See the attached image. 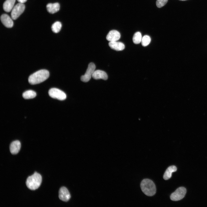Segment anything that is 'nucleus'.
<instances>
[{
  "instance_id": "obj_8",
  "label": "nucleus",
  "mask_w": 207,
  "mask_h": 207,
  "mask_svg": "<svg viewBox=\"0 0 207 207\" xmlns=\"http://www.w3.org/2000/svg\"><path fill=\"white\" fill-rule=\"evenodd\" d=\"M59 197L61 200L66 202L70 199V194L67 189L64 187H61L59 192Z\"/></svg>"
},
{
  "instance_id": "obj_21",
  "label": "nucleus",
  "mask_w": 207,
  "mask_h": 207,
  "mask_svg": "<svg viewBox=\"0 0 207 207\" xmlns=\"http://www.w3.org/2000/svg\"><path fill=\"white\" fill-rule=\"evenodd\" d=\"M168 0H157L156 5L157 7L161 8L164 6L167 3Z\"/></svg>"
},
{
  "instance_id": "obj_22",
  "label": "nucleus",
  "mask_w": 207,
  "mask_h": 207,
  "mask_svg": "<svg viewBox=\"0 0 207 207\" xmlns=\"http://www.w3.org/2000/svg\"><path fill=\"white\" fill-rule=\"evenodd\" d=\"M18 1L19 3H24L27 1V0H17Z\"/></svg>"
},
{
  "instance_id": "obj_7",
  "label": "nucleus",
  "mask_w": 207,
  "mask_h": 207,
  "mask_svg": "<svg viewBox=\"0 0 207 207\" xmlns=\"http://www.w3.org/2000/svg\"><path fill=\"white\" fill-rule=\"evenodd\" d=\"M95 66L93 63L91 62L89 63L85 74L81 76V80L84 82L89 81L95 71Z\"/></svg>"
},
{
  "instance_id": "obj_16",
  "label": "nucleus",
  "mask_w": 207,
  "mask_h": 207,
  "mask_svg": "<svg viewBox=\"0 0 207 207\" xmlns=\"http://www.w3.org/2000/svg\"><path fill=\"white\" fill-rule=\"evenodd\" d=\"M177 168L175 166H169L166 169L163 178L165 180H167L171 178L172 173L176 171Z\"/></svg>"
},
{
  "instance_id": "obj_11",
  "label": "nucleus",
  "mask_w": 207,
  "mask_h": 207,
  "mask_svg": "<svg viewBox=\"0 0 207 207\" xmlns=\"http://www.w3.org/2000/svg\"><path fill=\"white\" fill-rule=\"evenodd\" d=\"M21 148V143L18 140L13 141L10 144L9 150L11 153L12 154H16L19 152Z\"/></svg>"
},
{
  "instance_id": "obj_3",
  "label": "nucleus",
  "mask_w": 207,
  "mask_h": 207,
  "mask_svg": "<svg viewBox=\"0 0 207 207\" xmlns=\"http://www.w3.org/2000/svg\"><path fill=\"white\" fill-rule=\"evenodd\" d=\"M140 186L142 192L147 196H152L156 193L155 185L153 182L150 179H143L141 182Z\"/></svg>"
},
{
  "instance_id": "obj_2",
  "label": "nucleus",
  "mask_w": 207,
  "mask_h": 207,
  "mask_svg": "<svg viewBox=\"0 0 207 207\" xmlns=\"http://www.w3.org/2000/svg\"><path fill=\"white\" fill-rule=\"evenodd\" d=\"M42 180V177L40 174L35 172L33 175L27 178L26 181V185L27 187L30 189L35 190L40 187Z\"/></svg>"
},
{
  "instance_id": "obj_23",
  "label": "nucleus",
  "mask_w": 207,
  "mask_h": 207,
  "mask_svg": "<svg viewBox=\"0 0 207 207\" xmlns=\"http://www.w3.org/2000/svg\"><path fill=\"white\" fill-rule=\"evenodd\" d=\"M179 0L182 1H186V0Z\"/></svg>"
},
{
  "instance_id": "obj_17",
  "label": "nucleus",
  "mask_w": 207,
  "mask_h": 207,
  "mask_svg": "<svg viewBox=\"0 0 207 207\" xmlns=\"http://www.w3.org/2000/svg\"><path fill=\"white\" fill-rule=\"evenodd\" d=\"M36 93L34 91L28 90L24 92L22 97L25 99H28L34 98L36 96Z\"/></svg>"
},
{
  "instance_id": "obj_15",
  "label": "nucleus",
  "mask_w": 207,
  "mask_h": 207,
  "mask_svg": "<svg viewBox=\"0 0 207 207\" xmlns=\"http://www.w3.org/2000/svg\"><path fill=\"white\" fill-rule=\"evenodd\" d=\"M15 1L16 0H6L3 5L4 10L6 12H10L14 7Z\"/></svg>"
},
{
  "instance_id": "obj_20",
  "label": "nucleus",
  "mask_w": 207,
  "mask_h": 207,
  "mask_svg": "<svg viewBox=\"0 0 207 207\" xmlns=\"http://www.w3.org/2000/svg\"><path fill=\"white\" fill-rule=\"evenodd\" d=\"M151 41V39L150 37L148 35H145L142 38L141 41L142 45L143 46H146L150 44Z\"/></svg>"
},
{
  "instance_id": "obj_1",
  "label": "nucleus",
  "mask_w": 207,
  "mask_h": 207,
  "mask_svg": "<svg viewBox=\"0 0 207 207\" xmlns=\"http://www.w3.org/2000/svg\"><path fill=\"white\" fill-rule=\"evenodd\" d=\"M49 76V72L48 70H41L30 75L28 78V81L31 85H35L44 81Z\"/></svg>"
},
{
  "instance_id": "obj_18",
  "label": "nucleus",
  "mask_w": 207,
  "mask_h": 207,
  "mask_svg": "<svg viewBox=\"0 0 207 207\" xmlns=\"http://www.w3.org/2000/svg\"><path fill=\"white\" fill-rule=\"evenodd\" d=\"M62 26L61 23L59 21H57L52 25L51 29L54 32L57 33L60 31Z\"/></svg>"
},
{
  "instance_id": "obj_10",
  "label": "nucleus",
  "mask_w": 207,
  "mask_h": 207,
  "mask_svg": "<svg viewBox=\"0 0 207 207\" xmlns=\"http://www.w3.org/2000/svg\"><path fill=\"white\" fill-rule=\"evenodd\" d=\"M120 32L115 30L110 31L107 34L106 39L110 41H116L120 38Z\"/></svg>"
},
{
  "instance_id": "obj_4",
  "label": "nucleus",
  "mask_w": 207,
  "mask_h": 207,
  "mask_svg": "<svg viewBox=\"0 0 207 207\" xmlns=\"http://www.w3.org/2000/svg\"><path fill=\"white\" fill-rule=\"evenodd\" d=\"M49 96L51 97L60 100L65 99L66 97V94L62 91L56 88H52L48 91Z\"/></svg>"
},
{
  "instance_id": "obj_19",
  "label": "nucleus",
  "mask_w": 207,
  "mask_h": 207,
  "mask_svg": "<svg viewBox=\"0 0 207 207\" xmlns=\"http://www.w3.org/2000/svg\"><path fill=\"white\" fill-rule=\"evenodd\" d=\"M142 38L141 33L139 32H137L134 34L133 36V42L135 44H139L141 42Z\"/></svg>"
},
{
  "instance_id": "obj_6",
  "label": "nucleus",
  "mask_w": 207,
  "mask_h": 207,
  "mask_svg": "<svg viewBox=\"0 0 207 207\" xmlns=\"http://www.w3.org/2000/svg\"><path fill=\"white\" fill-rule=\"evenodd\" d=\"M186 192V189L183 187H180L177 188L170 195V199L173 201H177L183 199Z\"/></svg>"
},
{
  "instance_id": "obj_9",
  "label": "nucleus",
  "mask_w": 207,
  "mask_h": 207,
  "mask_svg": "<svg viewBox=\"0 0 207 207\" xmlns=\"http://www.w3.org/2000/svg\"><path fill=\"white\" fill-rule=\"evenodd\" d=\"M1 21L6 27L11 28L13 26V22L10 16L7 14H3L0 17Z\"/></svg>"
},
{
  "instance_id": "obj_12",
  "label": "nucleus",
  "mask_w": 207,
  "mask_h": 207,
  "mask_svg": "<svg viewBox=\"0 0 207 207\" xmlns=\"http://www.w3.org/2000/svg\"><path fill=\"white\" fill-rule=\"evenodd\" d=\"M92 77L93 79L96 80L102 79L106 80L108 78V75L104 71L100 70H95Z\"/></svg>"
},
{
  "instance_id": "obj_5",
  "label": "nucleus",
  "mask_w": 207,
  "mask_h": 207,
  "mask_svg": "<svg viewBox=\"0 0 207 207\" xmlns=\"http://www.w3.org/2000/svg\"><path fill=\"white\" fill-rule=\"evenodd\" d=\"M25 9V6L24 4L21 3L17 4L12 10L11 14L12 18L14 20L17 19L23 13Z\"/></svg>"
},
{
  "instance_id": "obj_13",
  "label": "nucleus",
  "mask_w": 207,
  "mask_h": 207,
  "mask_svg": "<svg viewBox=\"0 0 207 207\" xmlns=\"http://www.w3.org/2000/svg\"><path fill=\"white\" fill-rule=\"evenodd\" d=\"M108 45L112 49L116 51L122 50L125 48L124 45L123 43L117 41H110Z\"/></svg>"
},
{
  "instance_id": "obj_14",
  "label": "nucleus",
  "mask_w": 207,
  "mask_h": 207,
  "mask_svg": "<svg viewBox=\"0 0 207 207\" xmlns=\"http://www.w3.org/2000/svg\"><path fill=\"white\" fill-rule=\"evenodd\" d=\"M46 8L49 12L51 14H54L59 10L60 5L58 3H49L47 5Z\"/></svg>"
}]
</instances>
